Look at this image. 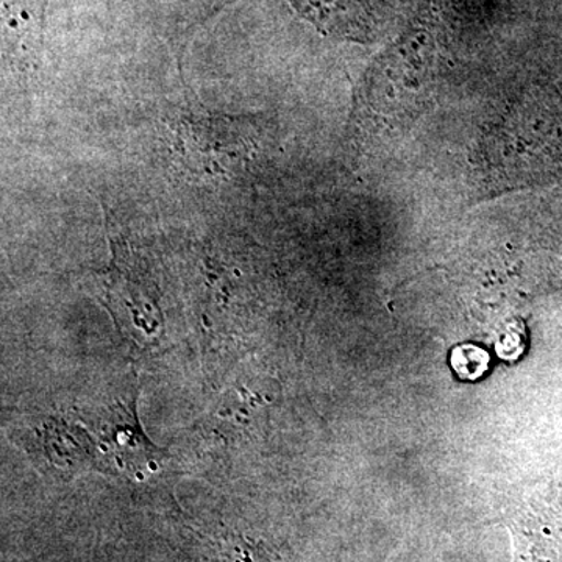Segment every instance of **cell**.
I'll return each instance as SVG.
<instances>
[{
    "label": "cell",
    "instance_id": "6da1fadb",
    "mask_svg": "<svg viewBox=\"0 0 562 562\" xmlns=\"http://www.w3.org/2000/svg\"><path fill=\"white\" fill-rule=\"evenodd\" d=\"M453 371L464 380H476L490 368V355L475 346H460L452 353Z\"/></svg>",
    "mask_w": 562,
    "mask_h": 562
}]
</instances>
